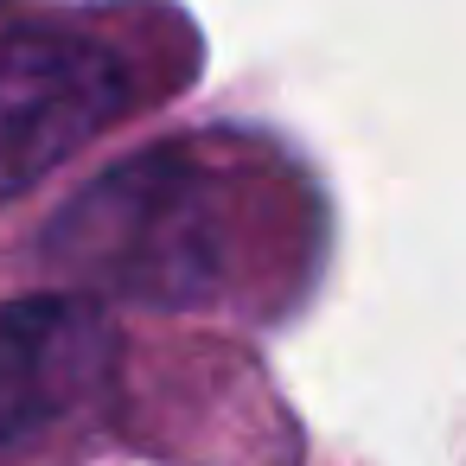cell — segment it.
I'll use <instances>...</instances> for the list:
<instances>
[{
	"instance_id": "obj_1",
	"label": "cell",
	"mask_w": 466,
	"mask_h": 466,
	"mask_svg": "<svg viewBox=\"0 0 466 466\" xmlns=\"http://www.w3.org/2000/svg\"><path fill=\"white\" fill-rule=\"evenodd\" d=\"M52 256L135 300H211L230 268L224 179L192 154H141L52 224Z\"/></svg>"
},
{
	"instance_id": "obj_2",
	"label": "cell",
	"mask_w": 466,
	"mask_h": 466,
	"mask_svg": "<svg viewBox=\"0 0 466 466\" xmlns=\"http://www.w3.org/2000/svg\"><path fill=\"white\" fill-rule=\"evenodd\" d=\"M135 103L128 58L71 20H0V205L90 147Z\"/></svg>"
},
{
	"instance_id": "obj_3",
	"label": "cell",
	"mask_w": 466,
	"mask_h": 466,
	"mask_svg": "<svg viewBox=\"0 0 466 466\" xmlns=\"http://www.w3.org/2000/svg\"><path fill=\"white\" fill-rule=\"evenodd\" d=\"M116 326L84 294L0 307V466H26L109 409Z\"/></svg>"
}]
</instances>
